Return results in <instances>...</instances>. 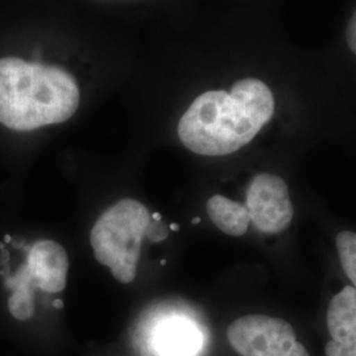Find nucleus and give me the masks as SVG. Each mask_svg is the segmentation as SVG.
<instances>
[{"label": "nucleus", "mask_w": 356, "mask_h": 356, "mask_svg": "<svg viewBox=\"0 0 356 356\" xmlns=\"http://www.w3.org/2000/svg\"><path fill=\"white\" fill-rule=\"evenodd\" d=\"M227 341L241 356H312L288 321L264 314L231 322Z\"/></svg>", "instance_id": "nucleus-4"}, {"label": "nucleus", "mask_w": 356, "mask_h": 356, "mask_svg": "<svg viewBox=\"0 0 356 356\" xmlns=\"http://www.w3.org/2000/svg\"><path fill=\"white\" fill-rule=\"evenodd\" d=\"M245 206L251 223L264 234H279L288 229L294 214L285 181L270 173L252 178Z\"/></svg>", "instance_id": "nucleus-5"}, {"label": "nucleus", "mask_w": 356, "mask_h": 356, "mask_svg": "<svg viewBox=\"0 0 356 356\" xmlns=\"http://www.w3.org/2000/svg\"><path fill=\"white\" fill-rule=\"evenodd\" d=\"M330 339L325 356H356V289L344 286L331 298L326 313Z\"/></svg>", "instance_id": "nucleus-7"}, {"label": "nucleus", "mask_w": 356, "mask_h": 356, "mask_svg": "<svg viewBox=\"0 0 356 356\" xmlns=\"http://www.w3.org/2000/svg\"><path fill=\"white\" fill-rule=\"evenodd\" d=\"M207 214L218 229L231 236H242L251 223L245 204L235 202L223 195H213L207 204Z\"/></svg>", "instance_id": "nucleus-9"}, {"label": "nucleus", "mask_w": 356, "mask_h": 356, "mask_svg": "<svg viewBox=\"0 0 356 356\" xmlns=\"http://www.w3.org/2000/svg\"><path fill=\"white\" fill-rule=\"evenodd\" d=\"M79 89L74 76L56 65L19 54L0 56V124L31 132L60 124L76 114Z\"/></svg>", "instance_id": "nucleus-2"}, {"label": "nucleus", "mask_w": 356, "mask_h": 356, "mask_svg": "<svg viewBox=\"0 0 356 356\" xmlns=\"http://www.w3.org/2000/svg\"><path fill=\"white\" fill-rule=\"evenodd\" d=\"M275 113L267 85L254 78L238 81L229 92L201 94L178 123V138L191 152L226 156L236 152L261 131Z\"/></svg>", "instance_id": "nucleus-1"}, {"label": "nucleus", "mask_w": 356, "mask_h": 356, "mask_svg": "<svg viewBox=\"0 0 356 356\" xmlns=\"http://www.w3.org/2000/svg\"><path fill=\"white\" fill-rule=\"evenodd\" d=\"M346 40L350 49L356 54V11L353 13L351 19L348 20V24L346 28Z\"/></svg>", "instance_id": "nucleus-13"}, {"label": "nucleus", "mask_w": 356, "mask_h": 356, "mask_svg": "<svg viewBox=\"0 0 356 356\" xmlns=\"http://www.w3.org/2000/svg\"><path fill=\"white\" fill-rule=\"evenodd\" d=\"M10 288L13 293L11 298L8 300V309L13 317L20 321L29 319L35 313V304H33V289L28 286L24 282L11 279L8 281Z\"/></svg>", "instance_id": "nucleus-10"}, {"label": "nucleus", "mask_w": 356, "mask_h": 356, "mask_svg": "<svg viewBox=\"0 0 356 356\" xmlns=\"http://www.w3.org/2000/svg\"><path fill=\"white\" fill-rule=\"evenodd\" d=\"M69 257L64 247L53 241L35 243L26 257V263L15 277L24 281L31 288L38 286L44 292H63L66 286Z\"/></svg>", "instance_id": "nucleus-6"}, {"label": "nucleus", "mask_w": 356, "mask_h": 356, "mask_svg": "<svg viewBox=\"0 0 356 356\" xmlns=\"http://www.w3.org/2000/svg\"><path fill=\"white\" fill-rule=\"evenodd\" d=\"M170 229H178V226L177 225H172V226H170Z\"/></svg>", "instance_id": "nucleus-15"}, {"label": "nucleus", "mask_w": 356, "mask_h": 356, "mask_svg": "<svg viewBox=\"0 0 356 356\" xmlns=\"http://www.w3.org/2000/svg\"><path fill=\"white\" fill-rule=\"evenodd\" d=\"M337 248L344 272L356 289V232H339L337 236Z\"/></svg>", "instance_id": "nucleus-11"}, {"label": "nucleus", "mask_w": 356, "mask_h": 356, "mask_svg": "<svg viewBox=\"0 0 356 356\" xmlns=\"http://www.w3.org/2000/svg\"><path fill=\"white\" fill-rule=\"evenodd\" d=\"M145 235L153 242H160V241H164L168 236V229L163 225V222H159V220L152 222L151 220V223L148 225L147 231H145Z\"/></svg>", "instance_id": "nucleus-12"}, {"label": "nucleus", "mask_w": 356, "mask_h": 356, "mask_svg": "<svg viewBox=\"0 0 356 356\" xmlns=\"http://www.w3.org/2000/svg\"><path fill=\"white\" fill-rule=\"evenodd\" d=\"M151 223V213L144 204L126 198L104 211L90 234L97 260L110 268L122 284L135 280L141 244Z\"/></svg>", "instance_id": "nucleus-3"}, {"label": "nucleus", "mask_w": 356, "mask_h": 356, "mask_svg": "<svg viewBox=\"0 0 356 356\" xmlns=\"http://www.w3.org/2000/svg\"><path fill=\"white\" fill-rule=\"evenodd\" d=\"M202 344L197 326L186 318L168 317L153 332V347L160 356H194Z\"/></svg>", "instance_id": "nucleus-8"}, {"label": "nucleus", "mask_w": 356, "mask_h": 356, "mask_svg": "<svg viewBox=\"0 0 356 356\" xmlns=\"http://www.w3.org/2000/svg\"><path fill=\"white\" fill-rule=\"evenodd\" d=\"M54 305H56V306H63V302H61V301H56V302H54Z\"/></svg>", "instance_id": "nucleus-14"}]
</instances>
